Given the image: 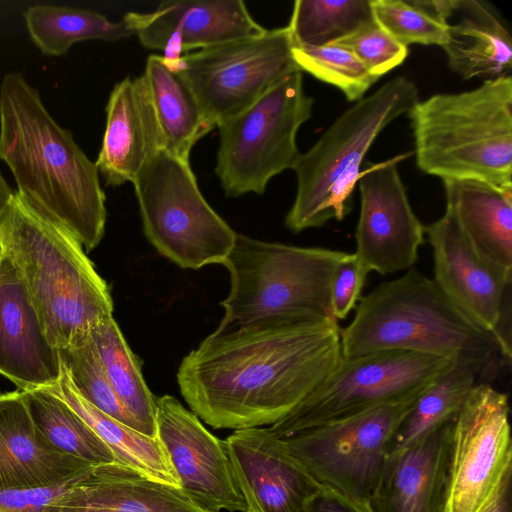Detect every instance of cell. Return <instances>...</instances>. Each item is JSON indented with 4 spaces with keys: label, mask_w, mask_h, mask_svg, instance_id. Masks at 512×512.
<instances>
[{
    "label": "cell",
    "mask_w": 512,
    "mask_h": 512,
    "mask_svg": "<svg viewBox=\"0 0 512 512\" xmlns=\"http://www.w3.org/2000/svg\"><path fill=\"white\" fill-rule=\"evenodd\" d=\"M340 329L335 318L218 327L181 361L180 392L213 428L272 425L338 365Z\"/></svg>",
    "instance_id": "1"
},
{
    "label": "cell",
    "mask_w": 512,
    "mask_h": 512,
    "mask_svg": "<svg viewBox=\"0 0 512 512\" xmlns=\"http://www.w3.org/2000/svg\"><path fill=\"white\" fill-rule=\"evenodd\" d=\"M0 160L17 192L68 228L86 252L100 243L107 210L97 166L18 72L0 86Z\"/></svg>",
    "instance_id": "2"
},
{
    "label": "cell",
    "mask_w": 512,
    "mask_h": 512,
    "mask_svg": "<svg viewBox=\"0 0 512 512\" xmlns=\"http://www.w3.org/2000/svg\"><path fill=\"white\" fill-rule=\"evenodd\" d=\"M0 242L58 350L112 316L108 285L78 238L17 191L0 216Z\"/></svg>",
    "instance_id": "3"
},
{
    "label": "cell",
    "mask_w": 512,
    "mask_h": 512,
    "mask_svg": "<svg viewBox=\"0 0 512 512\" xmlns=\"http://www.w3.org/2000/svg\"><path fill=\"white\" fill-rule=\"evenodd\" d=\"M340 338L343 358L402 350L490 367L501 354L493 334L464 315L432 278L414 268L361 297L352 321L340 329Z\"/></svg>",
    "instance_id": "4"
},
{
    "label": "cell",
    "mask_w": 512,
    "mask_h": 512,
    "mask_svg": "<svg viewBox=\"0 0 512 512\" xmlns=\"http://www.w3.org/2000/svg\"><path fill=\"white\" fill-rule=\"evenodd\" d=\"M409 116L420 170L512 187L511 75L419 100Z\"/></svg>",
    "instance_id": "5"
},
{
    "label": "cell",
    "mask_w": 512,
    "mask_h": 512,
    "mask_svg": "<svg viewBox=\"0 0 512 512\" xmlns=\"http://www.w3.org/2000/svg\"><path fill=\"white\" fill-rule=\"evenodd\" d=\"M419 101L415 83L397 76L362 97L341 114L304 154L293 170L294 202L285 218L294 233L342 220L352 208L361 163L378 135Z\"/></svg>",
    "instance_id": "6"
},
{
    "label": "cell",
    "mask_w": 512,
    "mask_h": 512,
    "mask_svg": "<svg viewBox=\"0 0 512 512\" xmlns=\"http://www.w3.org/2000/svg\"><path fill=\"white\" fill-rule=\"evenodd\" d=\"M346 252L265 242L237 234L222 263L231 288L221 302L219 328L261 319L316 322L334 318L330 306L333 272Z\"/></svg>",
    "instance_id": "7"
},
{
    "label": "cell",
    "mask_w": 512,
    "mask_h": 512,
    "mask_svg": "<svg viewBox=\"0 0 512 512\" xmlns=\"http://www.w3.org/2000/svg\"><path fill=\"white\" fill-rule=\"evenodd\" d=\"M313 103L302 72L294 71L218 125L215 173L227 197L262 194L274 176L294 168L301 154L296 135Z\"/></svg>",
    "instance_id": "8"
},
{
    "label": "cell",
    "mask_w": 512,
    "mask_h": 512,
    "mask_svg": "<svg viewBox=\"0 0 512 512\" xmlns=\"http://www.w3.org/2000/svg\"><path fill=\"white\" fill-rule=\"evenodd\" d=\"M144 234L185 269L222 264L237 233L201 194L190 163L160 149L132 182Z\"/></svg>",
    "instance_id": "9"
},
{
    "label": "cell",
    "mask_w": 512,
    "mask_h": 512,
    "mask_svg": "<svg viewBox=\"0 0 512 512\" xmlns=\"http://www.w3.org/2000/svg\"><path fill=\"white\" fill-rule=\"evenodd\" d=\"M454 361L402 350L342 357L308 396L268 429L282 439L375 407L416 398Z\"/></svg>",
    "instance_id": "10"
},
{
    "label": "cell",
    "mask_w": 512,
    "mask_h": 512,
    "mask_svg": "<svg viewBox=\"0 0 512 512\" xmlns=\"http://www.w3.org/2000/svg\"><path fill=\"white\" fill-rule=\"evenodd\" d=\"M418 397L375 407L280 440L321 487L370 503L396 430Z\"/></svg>",
    "instance_id": "11"
},
{
    "label": "cell",
    "mask_w": 512,
    "mask_h": 512,
    "mask_svg": "<svg viewBox=\"0 0 512 512\" xmlns=\"http://www.w3.org/2000/svg\"><path fill=\"white\" fill-rule=\"evenodd\" d=\"M288 27L167 59L214 129L251 105L285 76L300 71Z\"/></svg>",
    "instance_id": "12"
},
{
    "label": "cell",
    "mask_w": 512,
    "mask_h": 512,
    "mask_svg": "<svg viewBox=\"0 0 512 512\" xmlns=\"http://www.w3.org/2000/svg\"><path fill=\"white\" fill-rule=\"evenodd\" d=\"M505 393L477 383L453 419L445 512H481L512 479Z\"/></svg>",
    "instance_id": "13"
},
{
    "label": "cell",
    "mask_w": 512,
    "mask_h": 512,
    "mask_svg": "<svg viewBox=\"0 0 512 512\" xmlns=\"http://www.w3.org/2000/svg\"><path fill=\"white\" fill-rule=\"evenodd\" d=\"M406 156L366 164L357 182L361 207L355 255L367 274L411 269L424 242L425 226L410 205L397 169Z\"/></svg>",
    "instance_id": "14"
},
{
    "label": "cell",
    "mask_w": 512,
    "mask_h": 512,
    "mask_svg": "<svg viewBox=\"0 0 512 512\" xmlns=\"http://www.w3.org/2000/svg\"><path fill=\"white\" fill-rule=\"evenodd\" d=\"M156 433L178 477L180 488L210 512H246L226 444L175 397L156 398Z\"/></svg>",
    "instance_id": "15"
},
{
    "label": "cell",
    "mask_w": 512,
    "mask_h": 512,
    "mask_svg": "<svg viewBox=\"0 0 512 512\" xmlns=\"http://www.w3.org/2000/svg\"><path fill=\"white\" fill-rule=\"evenodd\" d=\"M123 19L143 47L169 60L266 31L241 0L162 1L152 12H128Z\"/></svg>",
    "instance_id": "16"
},
{
    "label": "cell",
    "mask_w": 512,
    "mask_h": 512,
    "mask_svg": "<svg viewBox=\"0 0 512 512\" xmlns=\"http://www.w3.org/2000/svg\"><path fill=\"white\" fill-rule=\"evenodd\" d=\"M425 235L432 250L435 284L464 315L497 338L509 309L512 274L480 258L447 212L425 226Z\"/></svg>",
    "instance_id": "17"
},
{
    "label": "cell",
    "mask_w": 512,
    "mask_h": 512,
    "mask_svg": "<svg viewBox=\"0 0 512 512\" xmlns=\"http://www.w3.org/2000/svg\"><path fill=\"white\" fill-rule=\"evenodd\" d=\"M224 441L246 512H306L321 486L268 428L235 430Z\"/></svg>",
    "instance_id": "18"
},
{
    "label": "cell",
    "mask_w": 512,
    "mask_h": 512,
    "mask_svg": "<svg viewBox=\"0 0 512 512\" xmlns=\"http://www.w3.org/2000/svg\"><path fill=\"white\" fill-rule=\"evenodd\" d=\"M59 350L49 341L21 275L4 254L0 263V375L19 391L53 386Z\"/></svg>",
    "instance_id": "19"
},
{
    "label": "cell",
    "mask_w": 512,
    "mask_h": 512,
    "mask_svg": "<svg viewBox=\"0 0 512 512\" xmlns=\"http://www.w3.org/2000/svg\"><path fill=\"white\" fill-rule=\"evenodd\" d=\"M92 467L59 450L45 437L31 415L24 392L0 395V490L51 487Z\"/></svg>",
    "instance_id": "20"
},
{
    "label": "cell",
    "mask_w": 512,
    "mask_h": 512,
    "mask_svg": "<svg viewBox=\"0 0 512 512\" xmlns=\"http://www.w3.org/2000/svg\"><path fill=\"white\" fill-rule=\"evenodd\" d=\"M452 423L390 451L373 512H445Z\"/></svg>",
    "instance_id": "21"
},
{
    "label": "cell",
    "mask_w": 512,
    "mask_h": 512,
    "mask_svg": "<svg viewBox=\"0 0 512 512\" xmlns=\"http://www.w3.org/2000/svg\"><path fill=\"white\" fill-rule=\"evenodd\" d=\"M42 512H210L180 487L118 463L98 465L73 480Z\"/></svg>",
    "instance_id": "22"
},
{
    "label": "cell",
    "mask_w": 512,
    "mask_h": 512,
    "mask_svg": "<svg viewBox=\"0 0 512 512\" xmlns=\"http://www.w3.org/2000/svg\"><path fill=\"white\" fill-rule=\"evenodd\" d=\"M163 149L157 118L142 76L126 77L110 93L106 126L95 162L108 186L133 182Z\"/></svg>",
    "instance_id": "23"
},
{
    "label": "cell",
    "mask_w": 512,
    "mask_h": 512,
    "mask_svg": "<svg viewBox=\"0 0 512 512\" xmlns=\"http://www.w3.org/2000/svg\"><path fill=\"white\" fill-rule=\"evenodd\" d=\"M446 211L483 260L512 274V187L473 179L443 180Z\"/></svg>",
    "instance_id": "24"
},
{
    "label": "cell",
    "mask_w": 512,
    "mask_h": 512,
    "mask_svg": "<svg viewBox=\"0 0 512 512\" xmlns=\"http://www.w3.org/2000/svg\"><path fill=\"white\" fill-rule=\"evenodd\" d=\"M442 46L449 68L463 79L510 75L512 38L499 17L478 0H456Z\"/></svg>",
    "instance_id": "25"
},
{
    "label": "cell",
    "mask_w": 512,
    "mask_h": 512,
    "mask_svg": "<svg viewBox=\"0 0 512 512\" xmlns=\"http://www.w3.org/2000/svg\"><path fill=\"white\" fill-rule=\"evenodd\" d=\"M44 389L62 400L98 435L113 452L118 464L155 481L180 487L160 440L140 433L93 406L79 393L63 363L58 381Z\"/></svg>",
    "instance_id": "26"
},
{
    "label": "cell",
    "mask_w": 512,
    "mask_h": 512,
    "mask_svg": "<svg viewBox=\"0 0 512 512\" xmlns=\"http://www.w3.org/2000/svg\"><path fill=\"white\" fill-rule=\"evenodd\" d=\"M160 128L163 149L189 162L197 141L213 128L178 70L162 55H150L141 75Z\"/></svg>",
    "instance_id": "27"
},
{
    "label": "cell",
    "mask_w": 512,
    "mask_h": 512,
    "mask_svg": "<svg viewBox=\"0 0 512 512\" xmlns=\"http://www.w3.org/2000/svg\"><path fill=\"white\" fill-rule=\"evenodd\" d=\"M23 17L32 42L47 56H62L77 42L117 41L135 35L123 18L113 22L87 8L35 4L26 8Z\"/></svg>",
    "instance_id": "28"
},
{
    "label": "cell",
    "mask_w": 512,
    "mask_h": 512,
    "mask_svg": "<svg viewBox=\"0 0 512 512\" xmlns=\"http://www.w3.org/2000/svg\"><path fill=\"white\" fill-rule=\"evenodd\" d=\"M89 333L107 378L138 431L157 437L156 398L146 385L140 365L113 316L99 321Z\"/></svg>",
    "instance_id": "29"
},
{
    "label": "cell",
    "mask_w": 512,
    "mask_h": 512,
    "mask_svg": "<svg viewBox=\"0 0 512 512\" xmlns=\"http://www.w3.org/2000/svg\"><path fill=\"white\" fill-rule=\"evenodd\" d=\"M488 368L474 360L454 361L416 399L396 430L391 450L405 447L453 420Z\"/></svg>",
    "instance_id": "30"
},
{
    "label": "cell",
    "mask_w": 512,
    "mask_h": 512,
    "mask_svg": "<svg viewBox=\"0 0 512 512\" xmlns=\"http://www.w3.org/2000/svg\"><path fill=\"white\" fill-rule=\"evenodd\" d=\"M375 23L371 0H297L287 27L293 46L321 47Z\"/></svg>",
    "instance_id": "31"
},
{
    "label": "cell",
    "mask_w": 512,
    "mask_h": 512,
    "mask_svg": "<svg viewBox=\"0 0 512 512\" xmlns=\"http://www.w3.org/2000/svg\"><path fill=\"white\" fill-rule=\"evenodd\" d=\"M24 393L36 425L59 450L92 466L117 463L110 448L57 396L46 389Z\"/></svg>",
    "instance_id": "32"
},
{
    "label": "cell",
    "mask_w": 512,
    "mask_h": 512,
    "mask_svg": "<svg viewBox=\"0 0 512 512\" xmlns=\"http://www.w3.org/2000/svg\"><path fill=\"white\" fill-rule=\"evenodd\" d=\"M61 362L79 393L97 409L138 431L122 406L102 366L95 344L87 332L59 350Z\"/></svg>",
    "instance_id": "33"
},
{
    "label": "cell",
    "mask_w": 512,
    "mask_h": 512,
    "mask_svg": "<svg viewBox=\"0 0 512 512\" xmlns=\"http://www.w3.org/2000/svg\"><path fill=\"white\" fill-rule=\"evenodd\" d=\"M292 54L301 72L337 87L348 101H358L379 79L347 49L327 45L293 46Z\"/></svg>",
    "instance_id": "34"
},
{
    "label": "cell",
    "mask_w": 512,
    "mask_h": 512,
    "mask_svg": "<svg viewBox=\"0 0 512 512\" xmlns=\"http://www.w3.org/2000/svg\"><path fill=\"white\" fill-rule=\"evenodd\" d=\"M371 5L376 23L402 45L445 44L447 24L427 12L417 0H371Z\"/></svg>",
    "instance_id": "35"
},
{
    "label": "cell",
    "mask_w": 512,
    "mask_h": 512,
    "mask_svg": "<svg viewBox=\"0 0 512 512\" xmlns=\"http://www.w3.org/2000/svg\"><path fill=\"white\" fill-rule=\"evenodd\" d=\"M332 45L349 50L377 78L401 65L409 52L377 23Z\"/></svg>",
    "instance_id": "36"
},
{
    "label": "cell",
    "mask_w": 512,
    "mask_h": 512,
    "mask_svg": "<svg viewBox=\"0 0 512 512\" xmlns=\"http://www.w3.org/2000/svg\"><path fill=\"white\" fill-rule=\"evenodd\" d=\"M355 253L346 252L337 264L330 285V306L333 317L345 319L356 307L367 277Z\"/></svg>",
    "instance_id": "37"
},
{
    "label": "cell",
    "mask_w": 512,
    "mask_h": 512,
    "mask_svg": "<svg viewBox=\"0 0 512 512\" xmlns=\"http://www.w3.org/2000/svg\"><path fill=\"white\" fill-rule=\"evenodd\" d=\"M76 478L51 487L0 490V512H42Z\"/></svg>",
    "instance_id": "38"
},
{
    "label": "cell",
    "mask_w": 512,
    "mask_h": 512,
    "mask_svg": "<svg viewBox=\"0 0 512 512\" xmlns=\"http://www.w3.org/2000/svg\"><path fill=\"white\" fill-rule=\"evenodd\" d=\"M306 512H373V510L370 503L352 500L321 487L310 501Z\"/></svg>",
    "instance_id": "39"
},
{
    "label": "cell",
    "mask_w": 512,
    "mask_h": 512,
    "mask_svg": "<svg viewBox=\"0 0 512 512\" xmlns=\"http://www.w3.org/2000/svg\"><path fill=\"white\" fill-rule=\"evenodd\" d=\"M511 482L508 480L481 512H512Z\"/></svg>",
    "instance_id": "40"
},
{
    "label": "cell",
    "mask_w": 512,
    "mask_h": 512,
    "mask_svg": "<svg viewBox=\"0 0 512 512\" xmlns=\"http://www.w3.org/2000/svg\"><path fill=\"white\" fill-rule=\"evenodd\" d=\"M14 191L8 185L5 178L3 177L0 171V216L8 205L11 197L13 196Z\"/></svg>",
    "instance_id": "41"
},
{
    "label": "cell",
    "mask_w": 512,
    "mask_h": 512,
    "mask_svg": "<svg viewBox=\"0 0 512 512\" xmlns=\"http://www.w3.org/2000/svg\"><path fill=\"white\" fill-rule=\"evenodd\" d=\"M2 257H3V248H2V245H1V242H0V263L2 261Z\"/></svg>",
    "instance_id": "42"
},
{
    "label": "cell",
    "mask_w": 512,
    "mask_h": 512,
    "mask_svg": "<svg viewBox=\"0 0 512 512\" xmlns=\"http://www.w3.org/2000/svg\"><path fill=\"white\" fill-rule=\"evenodd\" d=\"M2 394H3V392L0 390V395H2Z\"/></svg>",
    "instance_id": "43"
}]
</instances>
